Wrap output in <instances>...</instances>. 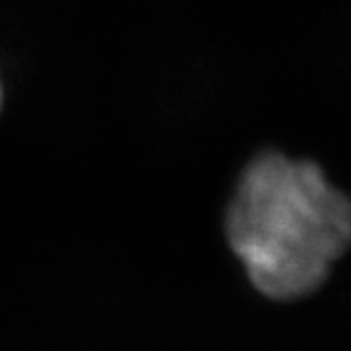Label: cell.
<instances>
[{
  "instance_id": "6da1fadb",
  "label": "cell",
  "mask_w": 351,
  "mask_h": 351,
  "mask_svg": "<svg viewBox=\"0 0 351 351\" xmlns=\"http://www.w3.org/2000/svg\"><path fill=\"white\" fill-rule=\"evenodd\" d=\"M227 239L261 294L303 298L351 247V199L319 165L263 153L235 186Z\"/></svg>"
},
{
  "instance_id": "7a4b0ae2",
  "label": "cell",
  "mask_w": 351,
  "mask_h": 351,
  "mask_svg": "<svg viewBox=\"0 0 351 351\" xmlns=\"http://www.w3.org/2000/svg\"><path fill=\"white\" fill-rule=\"evenodd\" d=\"M0 102H3V91H0Z\"/></svg>"
}]
</instances>
